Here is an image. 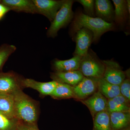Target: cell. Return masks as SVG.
Listing matches in <instances>:
<instances>
[{"mask_svg": "<svg viewBox=\"0 0 130 130\" xmlns=\"http://www.w3.org/2000/svg\"><path fill=\"white\" fill-rule=\"evenodd\" d=\"M37 13L42 14L52 22L65 0H32Z\"/></svg>", "mask_w": 130, "mask_h": 130, "instance_id": "6", "label": "cell"}, {"mask_svg": "<svg viewBox=\"0 0 130 130\" xmlns=\"http://www.w3.org/2000/svg\"><path fill=\"white\" fill-rule=\"evenodd\" d=\"M23 79L13 72H0V94H13L21 89Z\"/></svg>", "mask_w": 130, "mask_h": 130, "instance_id": "5", "label": "cell"}, {"mask_svg": "<svg viewBox=\"0 0 130 130\" xmlns=\"http://www.w3.org/2000/svg\"><path fill=\"white\" fill-rule=\"evenodd\" d=\"M16 50V47L12 44H3L0 46V72H2L5 63Z\"/></svg>", "mask_w": 130, "mask_h": 130, "instance_id": "21", "label": "cell"}, {"mask_svg": "<svg viewBox=\"0 0 130 130\" xmlns=\"http://www.w3.org/2000/svg\"><path fill=\"white\" fill-rule=\"evenodd\" d=\"M81 102L87 106L94 115L100 112L106 111L107 100L99 91L95 92L91 97Z\"/></svg>", "mask_w": 130, "mask_h": 130, "instance_id": "12", "label": "cell"}, {"mask_svg": "<svg viewBox=\"0 0 130 130\" xmlns=\"http://www.w3.org/2000/svg\"><path fill=\"white\" fill-rule=\"evenodd\" d=\"M110 124L113 130H122L129 127L130 114L129 112L109 113Z\"/></svg>", "mask_w": 130, "mask_h": 130, "instance_id": "15", "label": "cell"}, {"mask_svg": "<svg viewBox=\"0 0 130 130\" xmlns=\"http://www.w3.org/2000/svg\"><path fill=\"white\" fill-rule=\"evenodd\" d=\"M105 70L103 78L109 83L120 86L126 78V74L120 65L112 60L102 61Z\"/></svg>", "mask_w": 130, "mask_h": 130, "instance_id": "7", "label": "cell"}, {"mask_svg": "<svg viewBox=\"0 0 130 130\" xmlns=\"http://www.w3.org/2000/svg\"><path fill=\"white\" fill-rule=\"evenodd\" d=\"M95 8L98 18L111 23L114 19V11L111 2L108 0H96Z\"/></svg>", "mask_w": 130, "mask_h": 130, "instance_id": "14", "label": "cell"}, {"mask_svg": "<svg viewBox=\"0 0 130 130\" xmlns=\"http://www.w3.org/2000/svg\"><path fill=\"white\" fill-rule=\"evenodd\" d=\"M51 77L53 81L73 87L78 84L84 77L79 70L65 72L56 71L51 74Z\"/></svg>", "mask_w": 130, "mask_h": 130, "instance_id": "11", "label": "cell"}, {"mask_svg": "<svg viewBox=\"0 0 130 130\" xmlns=\"http://www.w3.org/2000/svg\"><path fill=\"white\" fill-rule=\"evenodd\" d=\"M73 1L65 0L63 6L56 13L47 32V36L54 38L58 35V31L71 22L73 18L72 10Z\"/></svg>", "mask_w": 130, "mask_h": 130, "instance_id": "3", "label": "cell"}, {"mask_svg": "<svg viewBox=\"0 0 130 130\" xmlns=\"http://www.w3.org/2000/svg\"><path fill=\"white\" fill-rule=\"evenodd\" d=\"M13 95L15 119L23 123L36 124L38 117V109L36 102L24 93L21 89Z\"/></svg>", "mask_w": 130, "mask_h": 130, "instance_id": "1", "label": "cell"}, {"mask_svg": "<svg viewBox=\"0 0 130 130\" xmlns=\"http://www.w3.org/2000/svg\"><path fill=\"white\" fill-rule=\"evenodd\" d=\"M76 33V47L74 55L82 58L88 52L89 47L93 42V34L91 31L85 28L79 29Z\"/></svg>", "mask_w": 130, "mask_h": 130, "instance_id": "8", "label": "cell"}, {"mask_svg": "<svg viewBox=\"0 0 130 130\" xmlns=\"http://www.w3.org/2000/svg\"><path fill=\"white\" fill-rule=\"evenodd\" d=\"M84 7L86 15L92 17L94 14L95 1L93 0H78L77 1Z\"/></svg>", "mask_w": 130, "mask_h": 130, "instance_id": "25", "label": "cell"}, {"mask_svg": "<svg viewBox=\"0 0 130 130\" xmlns=\"http://www.w3.org/2000/svg\"><path fill=\"white\" fill-rule=\"evenodd\" d=\"M115 6L114 19L118 22L121 21L125 14L126 1L123 0H113Z\"/></svg>", "mask_w": 130, "mask_h": 130, "instance_id": "22", "label": "cell"}, {"mask_svg": "<svg viewBox=\"0 0 130 130\" xmlns=\"http://www.w3.org/2000/svg\"><path fill=\"white\" fill-rule=\"evenodd\" d=\"M120 94L130 101V81L129 79L125 78L120 85Z\"/></svg>", "mask_w": 130, "mask_h": 130, "instance_id": "26", "label": "cell"}, {"mask_svg": "<svg viewBox=\"0 0 130 130\" xmlns=\"http://www.w3.org/2000/svg\"><path fill=\"white\" fill-rule=\"evenodd\" d=\"M122 130H130V129L129 127H128V128H125V129H124Z\"/></svg>", "mask_w": 130, "mask_h": 130, "instance_id": "31", "label": "cell"}, {"mask_svg": "<svg viewBox=\"0 0 130 130\" xmlns=\"http://www.w3.org/2000/svg\"><path fill=\"white\" fill-rule=\"evenodd\" d=\"M1 3L8 7L11 11L37 14L32 0H1Z\"/></svg>", "mask_w": 130, "mask_h": 130, "instance_id": "13", "label": "cell"}, {"mask_svg": "<svg viewBox=\"0 0 130 130\" xmlns=\"http://www.w3.org/2000/svg\"><path fill=\"white\" fill-rule=\"evenodd\" d=\"M50 96L56 98L74 97L73 86L67 84L58 83L57 86Z\"/></svg>", "mask_w": 130, "mask_h": 130, "instance_id": "20", "label": "cell"}, {"mask_svg": "<svg viewBox=\"0 0 130 130\" xmlns=\"http://www.w3.org/2000/svg\"><path fill=\"white\" fill-rule=\"evenodd\" d=\"M111 99L115 102L118 104L129 106V103L130 101L121 94Z\"/></svg>", "mask_w": 130, "mask_h": 130, "instance_id": "28", "label": "cell"}, {"mask_svg": "<svg viewBox=\"0 0 130 130\" xmlns=\"http://www.w3.org/2000/svg\"><path fill=\"white\" fill-rule=\"evenodd\" d=\"M97 88L98 91L108 99L121 94L119 86L109 83L103 77L98 79Z\"/></svg>", "mask_w": 130, "mask_h": 130, "instance_id": "18", "label": "cell"}, {"mask_svg": "<svg viewBox=\"0 0 130 130\" xmlns=\"http://www.w3.org/2000/svg\"><path fill=\"white\" fill-rule=\"evenodd\" d=\"M18 120L10 119L0 113V130H16Z\"/></svg>", "mask_w": 130, "mask_h": 130, "instance_id": "23", "label": "cell"}, {"mask_svg": "<svg viewBox=\"0 0 130 130\" xmlns=\"http://www.w3.org/2000/svg\"><path fill=\"white\" fill-rule=\"evenodd\" d=\"M126 1V7H127V8L128 9V12L129 13V14H130V1L129 0Z\"/></svg>", "mask_w": 130, "mask_h": 130, "instance_id": "30", "label": "cell"}, {"mask_svg": "<svg viewBox=\"0 0 130 130\" xmlns=\"http://www.w3.org/2000/svg\"><path fill=\"white\" fill-rule=\"evenodd\" d=\"M58 82L53 81L48 82H41L31 78H23L22 87L29 88L37 91L42 95H51L57 86Z\"/></svg>", "mask_w": 130, "mask_h": 130, "instance_id": "10", "label": "cell"}, {"mask_svg": "<svg viewBox=\"0 0 130 130\" xmlns=\"http://www.w3.org/2000/svg\"><path fill=\"white\" fill-rule=\"evenodd\" d=\"M0 113L10 119H16L13 95L0 94Z\"/></svg>", "mask_w": 130, "mask_h": 130, "instance_id": "16", "label": "cell"}, {"mask_svg": "<svg viewBox=\"0 0 130 130\" xmlns=\"http://www.w3.org/2000/svg\"><path fill=\"white\" fill-rule=\"evenodd\" d=\"M81 57L74 55L72 58L66 60L56 59L54 63V66L56 72L71 71L79 70Z\"/></svg>", "mask_w": 130, "mask_h": 130, "instance_id": "17", "label": "cell"}, {"mask_svg": "<svg viewBox=\"0 0 130 130\" xmlns=\"http://www.w3.org/2000/svg\"><path fill=\"white\" fill-rule=\"evenodd\" d=\"M10 11L8 7L1 3V0H0V20L2 19L5 14Z\"/></svg>", "mask_w": 130, "mask_h": 130, "instance_id": "29", "label": "cell"}, {"mask_svg": "<svg viewBox=\"0 0 130 130\" xmlns=\"http://www.w3.org/2000/svg\"><path fill=\"white\" fill-rule=\"evenodd\" d=\"M93 130H113L110 124L109 112L104 111L95 115Z\"/></svg>", "mask_w": 130, "mask_h": 130, "instance_id": "19", "label": "cell"}, {"mask_svg": "<svg viewBox=\"0 0 130 130\" xmlns=\"http://www.w3.org/2000/svg\"><path fill=\"white\" fill-rule=\"evenodd\" d=\"M105 65L94 54L88 52L81 58L79 70L84 77L93 79L102 78L105 72Z\"/></svg>", "mask_w": 130, "mask_h": 130, "instance_id": "4", "label": "cell"}, {"mask_svg": "<svg viewBox=\"0 0 130 130\" xmlns=\"http://www.w3.org/2000/svg\"><path fill=\"white\" fill-rule=\"evenodd\" d=\"M130 108L128 106L120 105L115 102L111 99L107 100L106 111L109 113L114 112H129Z\"/></svg>", "mask_w": 130, "mask_h": 130, "instance_id": "24", "label": "cell"}, {"mask_svg": "<svg viewBox=\"0 0 130 130\" xmlns=\"http://www.w3.org/2000/svg\"><path fill=\"white\" fill-rule=\"evenodd\" d=\"M98 79L84 77L78 84L73 87L74 97L84 100L94 94L97 88Z\"/></svg>", "mask_w": 130, "mask_h": 130, "instance_id": "9", "label": "cell"}, {"mask_svg": "<svg viewBox=\"0 0 130 130\" xmlns=\"http://www.w3.org/2000/svg\"><path fill=\"white\" fill-rule=\"evenodd\" d=\"M113 28L112 23L81 13L76 16L73 22L72 31L76 33L81 28H86L93 33V42H96L104 33L111 30Z\"/></svg>", "mask_w": 130, "mask_h": 130, "instance_id": "2", "label": "cell"}, {"mask_svg": "<svg viewBox=\"0 0 130 130\" xmlns=\"http://www.w3.org/2000/svg\"><path fill=\"white\" fill-rule=\"evenodd\" d=\"M16 130H39L36 124H28L18 121L16 124Z\"/></svg>", "mask_w": 130, "mask_h": 130, "instance_id": "27", "label": "cell"}]
</instances>
